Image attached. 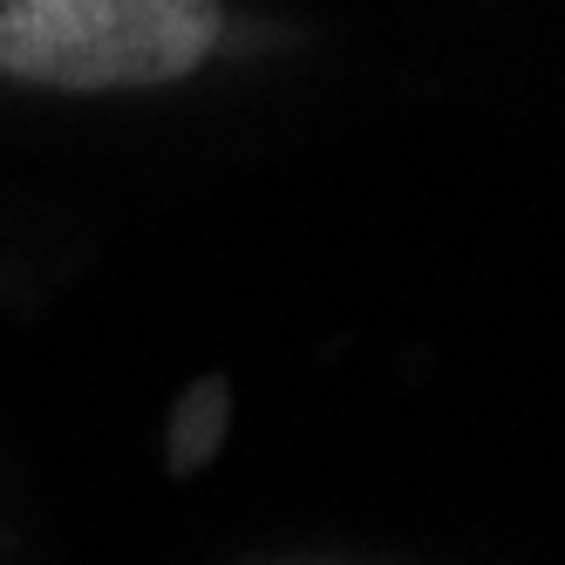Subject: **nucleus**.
Instances as JSON below:
<instances>
[{
  "instance_id": "nucleus-1",
  "label": "nucleus",
  "mask_w": 565,
  "mask_h": 565,
  "mask_svg": "<svg viewBox=\"0 0 565 565\" xmlns=\"http://www.w3.org/2000/svg\"><path fill=\"white\" fill-rule=\"evenodd\" d=\"M218 49V0H0V68L42 89H157Z\"/></svg>"
}]
</instances>
